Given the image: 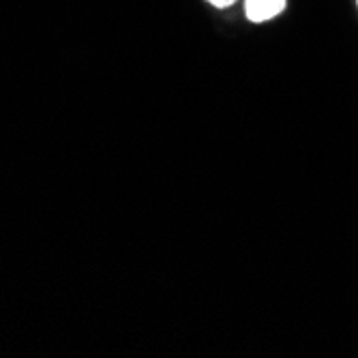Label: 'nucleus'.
Wrapping results in <instances>:
<instances>
[{
    "label": "nucleus",
    "instance_id": "nucleus-1",
    "mask_svg": "<svg viewBox=\"0 0 358 358\" xmlns=\"http://www.w3.org/2000/svg\"><path fill=\"white\" fill-rule=\"evenodd\" d=\"M287 0H245V15L253 24H262L283 13Z\"/></svg>",
    "mask_w": 358,
    "mask_h": 358
},
{
    "label": "nucleus",
    "instance_id": "nucleus-2",
    "mask_svg": "<svg viewBox=\"0 0 358 358\" xmlns=\"http://www.w3.org/2000/svg\"><path fill=\"white\" fill-rule=\"evenodd\" d=\"M208 5L217 7V9H227V7H232L236 0H206Z\"/></svg>",
    "mask_w": 358,
    "mask_h": 358
},
{
    "label": "nucleus",
    "instance_id": "nucleus-3",
    "mask_svg": "<svg viewBox=\"0 0 358 358\" xmlns=\"http://www.w3.org/2000/svg\"><path fill=\"white\" fill-rule=\"evenodd\" d=\"M356 3H358V0H356Z\"/></svg>",
    "mask_w": 358,
    "mask_h": 358
}]
</instances>
